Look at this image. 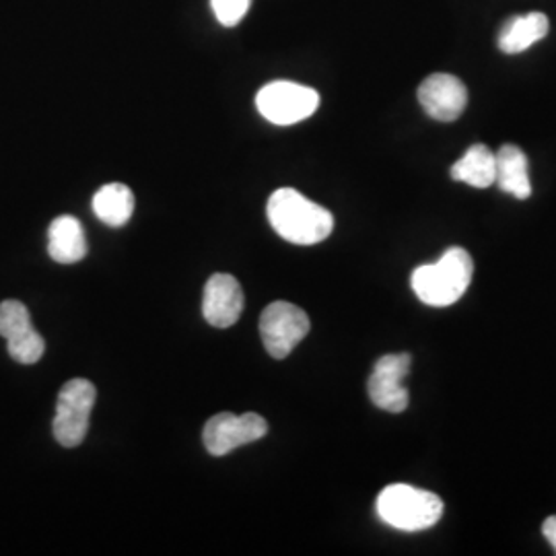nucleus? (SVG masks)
Instances as JSON below:
<instances>
[{"label": "nucleus", "instance_id": "obj_1", "mask_svg": "<svg viewBox=\"0 0 556 556\" xmlns=\"http://www.w3.org/2000/svg\"><path fill=\"white\" fill-rule=\"evenodd\" d=\"M268 220L278 236L295 245H316L334 229L330 211L293 188H280L268 199Z\"/></svg>", "mask_w": 556, "mask_h": 556}, {"label": "nucleus", "instance_id": "obj_2", "mask_svg": "<svg viewBox=\"0 0 556 556\" xmlns=\"http://www.w3.org/2000/svg\"><path fill=\"white\" fill-rule=\"evenodd\" d=\"M475 262L464 248H450L438 262L418 266L413 273V291L431 307H447L468 291Z\"/></svg>", "mask_w": 556, "mask_h": 556}, {"label": "nucleus", "instance_id": "obj_3", "mask_svg": "<svg viewBox=\"0 0 556 556\" xmlns=\"http://www.w3.org/2000/svg\"><path fill=\"white\" fill-rule=\"evenodd\" d=\"M378 514L388 526L402 532L429 530L443 516V501L408 484H392L378 497Z\"/></svg>", "mask_w": 556, "mask_h": 556}, {"label": "nucleus", "instance_id": "obj_4", "mask_svg": "<svg viewBox=\"0 0 556 556\" xmlns=\"http://www.w3.org/2000/svg\"><path fill=\"white\" fill-rule=\"evenodd\" d=\"M96 386L89 379H71L62 386L52 422L54 439L62 447H77L89 431V417L96 406Z\"/></svg>", "mask_w": 556, "mask_h": 556}, {"label": "nucleus", "instance_id": "obj_5", "mask_svg": "<svg viewBox=\"0 0 556 556\" xmlns=\"http://www.w3.org/2000/svg\"><path fill=\"white\" fill-rule=\"evenodd\" d=\"M256 105L260 114L268 122L277 126H291L314 116L318 110L319 96L316 89L293 80H275L260 89Z\"/></svg>", "mask_w": 556, "mask_h": 556}, {"label": "nucleus", "instance_id": "obj_6", "mask_svg": "<svg viewBox=\"0 0 556 556\" xmlns=\"http://www.w3.org/2000/svg\"><path fill=\"white\" fill-rule=\"evenodd\" d=\"M309 316L289 301L270 303L260 316V337L273 358L289 357L303 338L309 334Z\"/></svg>", "mask_w": 556, "mask_h": 556}, {"label": "nucleus", "instance_id": "obj_7", "mask_svg": "<svg viewBox=\"0 0 556 556\" xmlns=\"http://www.w3.org/2000/svg\"><path fill=\"white\" fill-rule=\"evenodd\" d=\"M0 337L7 340L9 355L21 365H34L43 357L46 342L21 301L7 299L0 303Z\"/></svg>", "mask_w": 556, "mask_h": 556}, {"label": "nucleus", "instance_id": "obj_8", "mask_svg": "<svg viewBox=\"0 0 556 556\" xmlns=\"http://www.w3.org/2000/svg\"><path fill=\"white\" fill-rule=\"evenodd\" d=\"M268 433V422L256 413L236 417L231 413H219L204 425V445L211 456H227L241 445L254 443Z\"/></svg>", "mask_w": 556, "mask_h": 556}, {"label": "nucleus", "instance_id": "obj_9", "mask_svg": "<svg viewBox=\"0 0 556 556\" xmlns=\"http://www.w3.org/2000/svg\"><path fill=\"white\" fill-rule=\"evenodd\" d=\"M410 355H386L379 358L374 374L367 381V392L371 402L386 413H404L408 408V390L404 388V378L410 374Z\"/></svg>", "mask_w": 556, "mask_h": 556}, {"label": "nucleus", "instance_id": "obj_10", "mask_svg": "<svg viewBox=\"0 0 556 556\" xmlns=\"http://www.w3.org/2000/svg\"><path fill=\"white\" fill-rule=\"evenodd\" d=\"M418 101L422 110L439 122H454L468 105V89L454 75L438 73L420 83Z\"/></svg>", "mask_w": 556, "mask_h": 556}, {"label": "nucleus", "instance_id": "obj_11", "mask_svg": "<svg viewBox=\"0 0 556 556\" xmlns=\"http://www.w3.org/2000/svg\"><path fill=\"white\" fill-rule=\"evenodd\" d=\"M243 312V291L236 277L213 275L204 285L202 314L215 328H229L238 321Z\"/></svg>", "mask_w": 556, "mask_h": 556}, {"label": "nucleus", "instance_id": "obj_12", "mask_svg": "<svg viewBox=\"0 0 556 556\" xmlns=\"http://www.w3.org/2000/svg\"><path fill=\"white\" fill-rule=\"evenodd\" d=\"M48 254L59 264H77L87 256V239L79 219L62 215L48 229Z\"/></svg>", "mask_w": 556, "mask_h": 556}, {"label": "nucleus", "instance_id": "obj_13", "mask_svg": "<svg viewBox=\"0 0 556 556\" xmlns=\"http://www.w3.org/2000/svg\"><path fill=\"white\" fill-rule=\"evenodd\" d=\"M551 23L544 13L517 15L503 25L498 34V50L505 54H519L548 36Z\"/></svg>", "mask_w": 556, "mask_h": 556}, {"label": "nucleus", "instance_id": "obj_14", "mask_svg": "<svg viewBox=\"0 0 556 556\" xmlns=\"http://www.w3.org/2000/svg\"><path fill=\"white\" fill-rule=\"evenodd\" d=\"M497 178L495 184L503 192L519 200L532 197V181L528 174V157L516 144H503L495 153Z\"/></svg>", "mask_w": 556, "mask_h": 556}, {"label": "nucleus", "instance_id": "obj_15", "mask_svg": "<svg viewBox=\"0 0 556 556\" xmlns=\"http://www.w3.org/2000/svg\"><path fill=\"white\" fill-rule=\"evenodd\" d=\"M452 178L456 181H464L475 188H489L495 184L497 178V160L495 153L484 147V144H475L466 151L462 160L454 163L452 167Z\"/></svg>", "mask_w": 556, "mask_h": 556}, {"label": "nucleus", "instance_id": "obj_16", "mask_svg": "<svg viewBox=\"0 0 556 556\" xmlns=\"http://www.w3.org/2000/svg\"><path fill=\"white\" fill-rule=\"evenodd\" d=\"M93 213L110 227L126 225L135 213V194L124 184H105L93 197Z\"/></svg>", "mask_w": 556, "mask_h": 556}, {"label": "nucleus", "instance_id": "obj_17", "mask_svg": "<svg viewBox=\"0 0 556 556\" xmlns=\"http://www.w3.org/2000/svg\"><path fill=\"white\" fill-rule=\"evenodd\" d=\"M252 0H211V9L220 25L236 27L250 11Z\"/></svg>", "mask_w": 556, "mask_h": 556}, {"label": "nucleus", "instance_id": "obj_18", "mask_svg": "<svg viewBox=\"0 0 556 556\" xmlns=\"http://www.w3.org/2000/svg\"><path fill=\"white\" fill-rule=\"evenodd\" d=\"M542 532H544V538L553 544V548L556 551V516L548 517V519L544 521Z\"/></svg>", "mask_w": 556, "mask_h": 556}]
</instances>
